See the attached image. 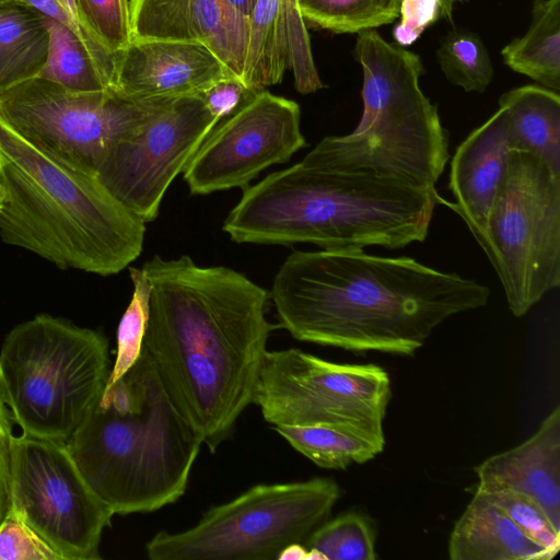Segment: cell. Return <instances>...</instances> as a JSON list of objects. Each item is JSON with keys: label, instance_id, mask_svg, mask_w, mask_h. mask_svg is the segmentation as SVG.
<instances>
[{"label": "cell", "instance_id": "6da1fadb", "mask_svg": "<svg viewBox=\"0 0 560 560\" xmlns=\"http://www.w3.org/2000/svg\"><path fill=\"white\" fill-rule=\"evenodd\" d=\"M143 351L170 397L214 453L253 404L270 332V293L243 273L158 255Z\"/></svg>", "mask_w": 560, "mask_h": 560}, {"label": "cell", "instance_id": "7a4b0ae2", "mask_svg": "<svg viewBox=\"0 0 560 560\" xmlns=\"http://www.w3.org/2000/svg\"><path fill=\"white\" fill-rule=\"evenodd\" d=\"M489 296L475 280L363 248L295 250L270 291L279 326L298 340L400 355H412L440 324Z\"/></svg>", "mask_w": 560, "mask_h": 560}, {"label": "cell", "instance_id": "3957f363", "mask_svg": "<svg viewBox=\"0 0 560 560\" xmlns=\"http://www.w3.org/2000/svg\"><path fill=\"white\" fill-rule=\"evenodd\" d=\"M438 196L366 172L298 163L243 188L223 231L236 243L398 249L425 240Z\"/></svg>", "mask_w": 560, "mask_h": 560}, {"label": "cell", "instance_id": "277c9868", "mask_svg": "<svg viewBox=\"0 0 560 560\" xmlns=\"http://www.w3.org/2000/svg\"><path fill=\"white\" fill-rule=\"evenodd\" d=\"M65 445L95 495L126 515L182 498L202 441L142 351Z\"/></svg>", "mask_w": 560, "mask_h": 560}, {"label": "cell", "instance_id": "5b68a950", "mask_svg": "<svg viewBox=\"0 0 560 560\" xmlns=\"http://www.w3.org/2000/svg\"><path fill=\"white\" fill-rule=\"evenodd\" d=\"M5 200L0 238L60 269L116 275L141 254L145 222L97 174L30 144L0 119Z\"/></svg>", "mask_w": 560, "mask_h": 560}, {"label": "cell", "instance_id": "8992f818", "mask_svg": "<svg viewBox=\"0 0 560 560\" xmlns=\"http://www.w3.org/2000/svg\"><path fill=\"white\" fill-rule=\"evenodd\" d=\"M354 56L363 73L359 125L349 135L325 137L300 163L434 188L450 158L448 135L420 88V56L376 30L358 34Z\"/></svg>", "mask_w": 560, "mask_h": 560}, {"label": "cell", "instance_id": "52a82bcc", "mask_svg": "<svg viewBox=\"0 0 560 560\" xmlns=\"http://www.w3.org/2000/svg\"><path fill=\"white\" fill-rule=\"evenodd\" d=\"M109 372L102 332L38 314L3 340L0 400L22 433L65 443L98 402Z\"/></svg>", "mask_w": 560, "mask_h": 560}, {"label": "cell", "instance_id": "ba28073f", "mask_svg": "<svg viewBox=\"0 0 560 560\" xmlns=\"http://www.w3.org/2000/svg\"><path fill=\"white\" fill-rule=\"evenodd\" d=\"M341 494L329 477L256 485L212 506L192 527L155 534L151 560H272L306 538L330 516Z\"/></svg>", "mask_w": 560, "mask_h": 560}, {"label": "cell", "instance_id": "9c48e42d", "mask_svg": "<svg viewBox=\"0 0 560 560\" xmlns=\"http://www.w3.org/2000/svg\"><path fill=\"white\" fill-rule=\"evenodd\" d=\"M492 264L508 307L524 316L560 284V173L511 151L486 228L472 234Z\"/></svg>", "mask_w": 560, "mask_h": 560}, {"label": "cell", "instance_id": "30bf717a", "mask_svg": "<svg viewBox=\"0 0 560 560\" xmlns=\"http://www.w3.org/2000/svg\"><path fill=\"white\" fill-rule=\"evenodd\" d=\"M390 397L380 365L340 364L290 348L267 350L253 402L273 427L336 424L385 443Z\"/></svg>", "mask_w": 560, "mask_h": 560}, {"label": "cell", "instance_id": "8fae6325", "mask_svg": "<svg viewBox=\"0 0 560 560\" xmlns=\"http://www.w3.org/2000/svg\"><path fill=\"white\" fill-rule=\"evenodd\" d=\"M163 101L75 91L37 77L0 95V119L38 150L97 174L112 143Z\"/></svg>", "mask_w": 560, "mask_h": 560}, {"label": "cell", "instance_id": "7c38bea8", "mask_svg": "<svg viewBox=\"0 0 560 560\" xmlns=\"http://www.w3.org/2000/svg\"><path fill=\"white\" fill-rule=\"evenodd\" d=\"M62 560H98L114 513L91 490L65 443L22 433L11 446V511Z\"/></svg>", "mask_w": 560, "mask_h": 560}, {"label": "cell", "instance_id": "4fadbf2b", "mask_svg": "<svg viewBox=\"0 0 560 560\" xmlns=\"http://www.w3.org/2000/svg\"><path fill=\"white\" fill-rule=\"evenodd\" d=\"M220 121L201 94L164 100L112 143L97 176L117 200L151 222L172 182Z\"/></svg>", "mask_w": 560, "mask_h": 560}, {"label": "cell", "instance_id": "5bb4252c", "mask_svg": "<svg viewBox=\"0 0 560 560\" xmlns=\"http://www.w3.org/2000/svg\"><path fill=\"white\" fill-rule=\"evenodd\" d=\"M305 145L299 104L260 90L207 136L184 168V179L191 195L245 188Z\"/></svg>", "mask_w": 560, "mask_h": 560}, {"label": "cell", "instance_id": "9a60e30c", "mask_svg": "<svg viewBox=\"0 0 560 560\" xmlns=\"http://www.w3.org/2000/svg\"><path fill=\"white\" fill-rule=\"evenodd\" d=\"M131 40L200 44L242 80L249 21L229 0H128Z\"/></svg>", "mask_w": 560, "mask_h": 560}, {"label": "cell", "instance_id": "2e32d148", "mask_svg": "<svg viewBox=\"0 0 560 560\" xmlns=\"http://www.w3.org/2000/svg\"><path fill=\"white\" fill-rule=\"evenodd\" d=\"M233 75L200 44L130 40L117 52L113 89L135 100H171L203 93Z\"/></svg>", "mask_w": 560, "mask_h": 560}, {"label": "cell", "instance_id": "e0dca14e", "mask_svg": "<svg viewBox=\"0 0 560 560\" xmlns=\"http://www.w3.org/2000/svg\"><path fill=\"white\" fill-rule=\"evenodd\" d=\"M476 490H510L534 500L560 532V407L521 444L492 455L474 468Z\"/></svg>", "mask_w": 560, "mask_h": 560}, {"label": "cell", "instance_id": "ac0fdd59", "mask_svg": "<svg viewBox=\"0 0 560 560\" xmlns=\"http://www.w3.org/2000/svg\"><path fill=\"white\" fill-rule=\"evenodd\" d=\"M511 152L506 120L498 109L457 147L451 162L450 190L455 203L438 196L467 224L472 234L485 230L504 180Z\"/></svg>", "mask_w": 560, "mask_h": 560}, {"label": "cell", "instance_id": "d6986e66", "mask_svg": "<svg viewBox=\"0 0 560 560\" xmlns=\"http://www.w3.org/2000/svg\"><path fill=\"white\" fill-rule=\"evenodd\" d=\"M452 560H550L485 493L476 490L448 539Z\"/></svg>", "mask_w": 560, "mask_h": 560}, {"label": "cell", "instance_id": "ffe728a7", "mask_svg": "<svg viewBox=\"0 0 560 560\" xmlns=\"http://www.w3.org/2000/svg\"><path fill=\"white\" fill-rule=\"evenodd\" d=\"M511 151L536 155L560 173V96L544 86L527 84L499 100Z\"/></svg>", "mask_w": 560, "mask_h": 560}, {"label": "cell", "instance_id": "44dd1931", "mask_svg": "<svg viewBox=\"0 0 560 560\" xmlns=\"http://www.w3.org/2000/svg\"><path fill=\"white\" fill-rule=\"evenodd\" d=\"M49 32L26 0L0 3V95L37 78L47 63Z\"/></svg>", "mask_w": 560, "mask_h": 560}, {"label": "cell", "instance_id": "7402d4cb", "mask_svg": "<svg viewBox=\"0 0 560 560\" xmlns=\"http://www.w3.org/2000/svg\"><path fill=\"white\" fill-rule=\"evenodd\" d=\"M504 63L551 91L560 90V0H535L527 32L501 51Z\"/></svg>", "mask_w": 560, "mask_h": 560}, {"label": "cell", "instance_id": "603a6c76", "mask_svg": "<svg viewBox=\"0 0 560 560\" xmlns=\"http://www.w3.org/2000/svg\"><path fill=\"white\" fill-rule=\"evenodd\" d=\"M243 83L253 91L281 82L289 63L283 0H257L248 18Z\"/></svg>", "mask_w": 560, "mask_h": 560}, {"label": "cell", "instance_id": "cb8c5ba5", "mask_svg": "<svg viewBox=\"0 0 560 560\" xmlns=\"http://www.w3.org/2000/svg\"><path fill=\"white\" fill-rule=\"evenodd\" d=\"M273 430L299 453L328 469L366 463L385 446L353 429L336 424L276 425Z\"/></svg>", "mask_w": 560, "mask_h": 560}, {"label": "cell", "instance_id": "d4e9b609", "mask_svg": "<svg viewBox=\"0 0 560 560\" xmlns=\"http://www.w3.org/2000/svg\"><path fill=\"white\" fill-rule=\"evenodd\" d=\"M44 18L49 32V55L38 78L75 91L113 89L109 78L75 33L56 19Z\"/></svg>", "mask_w": 560, "mask_h": 560}, {"label": "cell", "instance_id": "484cf974", "mask_svg": "<svg viewBox=\"0 0 560 560\" xmlns=\"http://www.w3.org/2000/svg\"><path fill=\"white\" fill-rule=\"evenodd\" d=\"M401 0H296L305 22L335 34H359L390 24Z\"/></svg>", "mask_w": 560, "mask_h": 560}, {"label": "cell", "instance_id": "4316f807", "mask_svg": "<svg viewBox=\"0 0 560 560\" xmlns=\"http://www.w3.org/2000/svg\"><path fill=\"white\" fill-rule=\"evenodd\" d=\"M375 527L365 514L351 510L328 518L304 541L324 560H374Z\"/></svg>", "mask_w": 560, "mask_h": 560}, {"label": "cell", "instance_id": "83f0119b", "mask_svg": "<svg viewBox=\"0 0 560 560\" xmlns=\"http://www.w3.org/2000/svg\"><path fill=\"white\" fill-rule=\"evenodd\" d=\"M436 58L446 79L466 92L482 93L493 79V65L483 40L476 33L452 30L441 42Z\"/></svg>", "mask_w": 560, "mask_h": 560}, {"label": "cell", "instance_id": "f1b7e54d", "mask_svg": "<svg viewBox=\"0 0 560 560\" xmlns=\"http://www.w3.org/2000/svg\"><path fill=\"white\" fill-rule=\"evenodd\" d=\"M132 296L117 328L116 359L105 387L116 383L139 359L149 318L150 284L142 269L129 267Z\"/></svg>", "mask_w": 560, "mask_h": 560}, {"label": "cell", "instance_id": "f546056e", "mask_svg": "<svg viewBox=\"0 0 560 560\" xmlns=\"http://www.w3.org/2000/svg\"><path fill=\"white\" fill-rule=\"evenodd\" d=\"M482 493L498 505L528 538L546 549L553 558L556 557L560 550V532L553 527L534 500L510 490Z\"/></svg>", "mask_w": 560, "mask_h": 560}, {"label": "cell", "instance_id": "4dcf8cb0", "mask_svg": "<svg viewBox=\"0 0 560 560\" xmlns=\"http://www.w3.org/2000/svg\"><path fill=\"white\" fill-rule=\"evenodd\" d=\"M80 19L110 51L118 52L131 40L128 0H75Z\"/></svg>", "mask_w": 560, "mask_h": 560}, {"label": "cell", "instance_id": "1f68e13d", "mask_svg": "<svg viewBox=\"0 0 560 560\" xmlns=\"http://www.w3.org/2000/svg\"><path fill=\"white\" fill-rule=\"evenodd\" d=\"M0 560H62L21 517L10 512L0 523Z\"/></svg>", "mask_w": 560, "mask_h": 560}, {"label": "cell", "instance_id": "d6a6232c", "mask_svg": "<svg viewBox=\"0 0 560 560\" xmlns=\"http://www.w3.org/2000/svg\"><path fill=\"white\" fill-rule=\"evenodd\" d=\"M399 22L393 30L397 46L413 44L421 34L442 18L441 0H401Z\"/></svg>", "mask_w": 560, "mask_h": 560}, {"label": "cell", "instance_id": "836d02e7", "mask_svg": "<svg viewBox=\"0 0 560 560\" xmlns=\"http://www.w3.org/2000/svg\"><path fill=\"white\" fill-rule=\"evenodd\" d=\"M255 92L249 90L241 79L228 77L208 88L201 96L209 112L222 120L235 112Z\"/></svg>", "mask_w": 560, "mask_h": 560}, {"label": "cell", "instance_id": "e575fe53", "mask_svg": "<svg viewBox=\"0 0 560 560\" xmlns=\"http://www.w3.org/2000/svg\"><path fill=\"white\" fill-rule=\"evenodd\" d=\"M12 419L0 400V523L11 511Z\"/></svg>", "mask_w": 560, "mask_h": 560}, {"label": "cell", "instance_id": "d590c367", "mask_svg": "<svg viewBox=\"0 0 560 560\" xmlns=\"http://www.w3.org/2000/svg\"><path fill=\"white\" fill-rule=\"evenodd\" d=\"M278 560H324L323 556L314 550L307 549L304 544H291L278 556Z\"/></svg>", "mask_w": 560, "mask_h": 560}, {"label": "cell", "instance_id": "8d00e7d4", "mask_svg": "<svg viewBox=\"0 0 560 560\" xmlns=\"http://www.w3.org/2000/svg\"><path fill=\"white\" fill-rule=\"evenodd\" d=\"M231 4L245 18H249L257 0H229Z\"/></svg>", "mask_w": 560, "mask_h": 560}, {"label": "cell", "instance_id": "74e56055", "mask_svg": "<svg viewBox=\"0 0 560 560\" xmlns=\"http://www.w3.org/2000/svg\"><path fill=\"white\" fill-rule=\"evenodd\" d=\"M442 1V15L445 19H450L453 15L454 5L462 3L466 0H441Z\"/></svg>", "mask_w": 560, "mask_h": 560}, {"label": "cell", "instance_id": "f35d334b", "mask_svg": "<svg viewBox=\"0 0 560 560\" xmlns=\"http://www.w3.org/2000/svg\"><path fill=\"white\" fill-rule=\"evenodd\" d=\"M7 189H5V179H4V172L2 166V161L0 156V209L3 206V202L5 200Z\"/></svg>", "mask_w": 560, "mask_h": 560}, {"label": "cell", "instance_id": "ab89813d", "mask_svg": "<svg viewBox=\"0 0 560 560\" xmlns=\"http://www.w3.org/2000/svg\"><path fill=\"white\" fill-rule=\"evenodd\" d=\"M5 1H11V0H0V3H1V2H5Z\"/></svg>", "mask_w": 560, "mask_h": 560}]
</instances>
